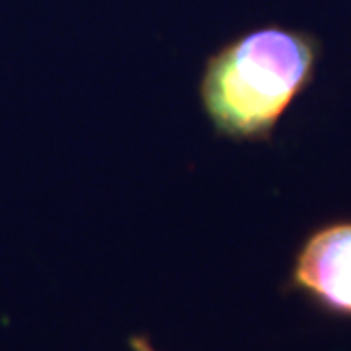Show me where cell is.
Returning a JSON list of instances; mask_svg holds the SVG:
<instances>
[{
  "label": "cell",
  "mask_w": 351,
  "mask_h": 351,
  "mask_svg": "<svg viewBox=\"0 0 351 351\" xmlns=\"http://www.w3.org/2000/svg\"><path fill=\"white\" fill-rule=\"evenodd\" d=\"M324 55L313 32L263 25L223 43L203 63L199 101L217 137L269 143L289 108L313 86Z\"/></svg>",
  "instance_id": "6da1fadb"
},
{
  "label": "cell",
  "mask_w": 351,
  "mask_h": 351,
  "mask_svg": "<svg viewBox=\"0 0 351 351\" xmlns=\"http://www.w3.org/2000/svg\"><path fill=\"white\" fill-rule=\"evenodd\" d=\"M283 291L326 318L351 322V215L322 221L302 237Z\"/></svg>",
  "instance_id": "7a4b0ae2"
},
{
  "label": "cell",
  "mask_w": 351,
  "mask_h": 351,
  "mask_svg": "<svg viewBox=\"0 0 351 351\" xmlns=\"http://www.w3.org/2000/svg\"><path fill=\"white\" fill-rule=\"evenodd\" d=\"M129 350L131 351H158L154 346H152L151 338H147L145 334H135L129 338Z\"/></svg>",
  "instance_id": "3957f363"
}]
</instances>
